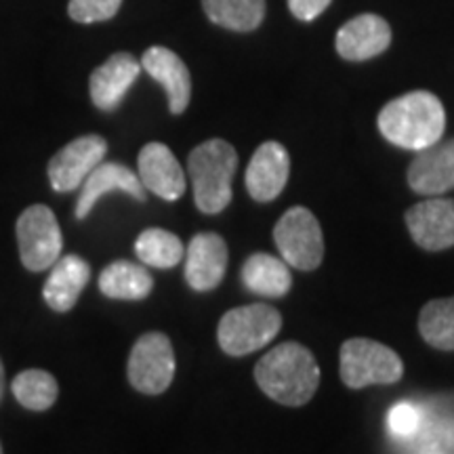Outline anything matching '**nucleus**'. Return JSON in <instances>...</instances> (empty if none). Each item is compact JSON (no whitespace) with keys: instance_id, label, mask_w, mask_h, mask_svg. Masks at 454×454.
Instances as JSON below:
<instances>
[{"instance_id":"obj_1","label":"nucleus","mask_w":454,"mask_h":454,"mask_svg":"<svg viewBox=\"0 0 454 454\" xmlns=\"http://www.w3.org/2000/svg\"><path fill=\"white\" fill-rule=\"evenodd\" d=\"M254 381L265 395L284 406H303L320 385V366L301 343L276 345L254 366Z\"/></svg>"},{"instance_id":"obj_2","label":"nucleus","mask_w":454,"mask_h":454,"mask_svg":"<svg viewBox=\"0 0 454 454\" xmlns=\"http://www.w3.org/2000/svg\"><path fill=\"white\" fill-rule=\"evenodd\" d=\"M446 112L442 101L429 90H412L389 101L379 114L383 137L404 150L421 152L442 139Z\"/></svg>"},{"instance_id":"obj_3","label":"nucleus","mask_w":454,"mask_h":454,"mask_svg":"<svg viewBox=\"0 0 454 454\" xmlns=\"http://www.w3.org/2000/svg\"><path fill=\"white\" fill-rule=\"evenodd\" d=\"M194 185L196 207L207 215H217L231 202V179L238 168L234 145L223 139H208L194 147L187 160Z\"/></svg>"},{"instance_id":"obj_4","label":"nucleus","mask_w":454,"mask_h":454,"mask_svg":"<svg viewBox=\"0 0 454 454\" xmlns=\"http://www.w3.org/2000/svg\"><path fill=\"white\" fill-rule=\"evenodd\" d=\"M339 371L351 389L368 385H391L404 374L402 357L387 345L372 339H348L339 354Z\"/></svg>"},{"instance_id":"obj_5","label":"nucleus","mask_w":454,"mask_h":454,"mask_svg":"<svg viewBox=\"0 0 454 454\" xmlns=\"http://www.w3.org/2000/svg\"><path fill=\"white\" fill-rule=\"evenodd\" d=\"M282 328L280 311L265 303L230 309L221 317L217 339L227 356L242 357L253 354L276 339Z\"/></svg>"},{"instance_id":"obj_6","label":"nucleus","mask_w":454,"mask_h":454,"mask_svg":"<svg viewBox=\"0 0 454 454\" xmlns=\"http://www.w3.org/2000/svg\"><path fill=\"white\" fill-rule=\"evenodd\" d=\"M20 257L26 270L44 271L53 268L64 248L61 227L55 213L44 204H32L20 215L15 223Z\"/></svg>"},{"instance_id":"obj_7","label":"nucleus","mask_w":454,"mask_h":454,"mask_svg":"<svg viewBox=\"0 0 454 454\" xmlns=\"http://www.w3.org/2000/svg\"><path fill=\"white\" fill-rule=\"evenodd\" d=\"M274 240L282 259L294 270L311 271L325 259L322 227L305 207H294L282 215L274 227Z\"/></svg>"},{"instance_id":"obj_8","label":"nucleus","mask_w":454,"mask_h":454,"mask_svg":"<svg viewBox=\"0 0 454 454\" xmlns=\"http://www.w3.org/2000/svg\"><path fill=\"white\" fill-rule=\"evenodd\" d=\"M175 377V351L167 334L147 333L129 356V381L147 395H160Z\"/></svg>"},{"instance_id":"obj_9","label":"nucleus","mask_w":454,"mask_h":454,"mask_svg":"<svg viewBox=\"0 0 454 454\" xmlns=\"http://www.w3.org/2000/svg\"><path fill=\"white\" fill-rule=\"evenodd\" d=\"M107 144L99 135H82L61 147L49 162L51 187L59 194L78 190L98 164L104 162Z\"/></svg>"},{"instance_id":"obj_10","label":"nucleus","mask_w":454,"mask_h":454,"mask_svg":"<svg viewBox=\"0 0 454 454\" xmlns=\"http://www.w3.org/2000/svg\"><path fill=\"white\" fill-rule=\"evenodd\" d=\"M412 240L425 251H444L454 247V200L431 198L414 204L406 213Z\"/></svg>"},{"instance_id":"obj_11","label":"nucleus","mask_w":454,"mask_h":454,"mask_svg":"<svg viewBox=\"0 0 454 454\" xmlns=\"http://www.w3.org/2000/svg\"><path fill=\"white\" fill-rule=\"evenodd\" d=\"M406 177L408 185L423 196H440L454 190V139H440L419 152Z\"/></svg>"},{"instance_id":"obj_12","label":"nucleus","mask_w":454,"mask_h":454,"mask_svg":"<svg viewBox=\"0 0 454 454\" xmlns=\"http://www.w3.org/2000/svg\"><path fill=\"white\" fill-rule=\"evenodd\" d=\"M291 173L286 147L278 141H265L257 147L247 168V190L253 200L271 202L282 194Z\"/></svg>"},{"instance_id":"obj_13","label":"nucleus","mask_w":454,"mask_h":454,"mask_svg":"<svg viewBox=\"0 0 454 454\" xmlns=\"http://www.w3.org/2000/svg\"><path fill=\"white\" fill-rule=\"evenodd\" d=\"M227 270V244L219 234L202 231L192 238L185 253V280L198 293L217 288Z\"/></svg>"},{"instance_id":"obj_14","label":"nucleus","mask_w":454,"mask_h":454,"mask_svg":"<svg viewBox=\"0 0 454 454\" xmlns=\"http://www.w3.org/2000/svg\"><path fill=\"white\" fill-rule=\"evenodd\" d=\"M110 192H124V194L133 196L135 200L145 202V187L141 184L139 175L133 173L129 167L118 162H101L89 173L81 185V196L76 202V219L89 217L93 207L98 204L101 196L110 194Z\"/></svg>"},{"instance_id":"obj_15","label":"nucleus","mask_w":454,"mask_h":454,"mask_svg":"<svg viewBox=\"0 0 454 454\" xmlns=\"http://www.w3.org/2000/svg\"><path fill=\"white\" fill-rule=\"evenodd\" d=\"M139 179L145 190L162 200H179L185 192V173L164 144H147L137 158Z\"/></svg>"},{"instance_id":"obj_16","label":"nucleus","mask_w":454,"mask_h":454,"mask_svg":"<svg viewBox=\"0 0 454 454\" xmlns=\"http://www.w3.org/2000/svg\"><path fill=\"white\" fill-rule=\"evenodd\" d=\"M141 70H145L167 90L170 114L185 112L192 99V76L177 53L167 47H150L141 57Z\"/></svg>"},{"instance_id":"obj_17","label":"nucleus","mask_w":454,"mask_h":454,"mask_svg":"<svg viewBox=\"0 0 454 454\" xmlns=\"http://www.w3.org/2000/svg\"><path fill=\"white\" fill-rule=\"evenodd\" d=\"M139 72L141 64L130 53L112 55L106 64L90 74L89 89L93 104L104 112L116 110L139 78Z\"/></svg>"},{"instance_id":"obj_18","label":"nucleus","mask_w":454,"mask_h":454,"mask_svg":"<svg viewBox=\"0 0 454 454\" xmlns=\"http://www.w3.org/2000/svg\"><path fill=\"white\" fill-rule=\"evenodd\" d=\"M389 43V24L372 13L354 17L337 32V53L349 61H364L381 55Z\"/></svg>"},{"instance_id":"obj_19","label":"nucleus","mask_w":454,"mask_h":454,"mask_svg":"<svg viewBox=\"0 0 454 454\" xmlns=\"http://www.w3.org/2000/svg\"><path fill=\"white\" fill-rule=\"evenodd\" d=\"M90 280V265L78 254L57 259L43 288V297L55 311H70Z\"/></svg>"},{"instance_id":"obj_20","label":"nucleus","mask_w":454,"mask_h":454,"mask_svg":"<svg viewBox=\"0 0 454 454\" xmlns=\"http://www.w3.org/2000/svg\"><path fill=\"white\" fill-rule=\"evenodd\" d=\"M242 282L248 291L263 297H284L291 291L293 276L284 259L271 257L268 253H254L244 263Z\"/></svg>"},{"instance_id":"obj_21","label":"nucleus","mask_w":454,"mask_h":454,"mask_svg":"<svg viewBox=\"0 0 454 454\" xmlns=\"http://www.w3.org/2000/svg\"><path fill=\"white\" fill-rule=\"evenodd\" d=\"M154 288L150 271L130 261H114L99 276V291L110 299L141 301Z\"/></svg>"},{"instance_id":"obj_22","label":"nucleus","mask_w":454,"mask_h":454,"mask_svg":"<svg viewBox=\"0 0 454 454\" xmlns=\"http://www.w3.org/2000/svg\"><path fill=\"white\" fill-rule=\"evenodd\" d=\"M213 24L234 32H251L265 17V0H202Z\"/></svg>"},{"instance_id":"obj_23","label":"nucleus","mask_w":454,"mask_h":454,"mask_svg":"<svg viewBox=\"0 0 454 454\" xmlns=\"http://www.w3.org/2000/svg\"><path fill=\"white\" fill-rule=\"evenodd\" d=\"M135 253L145 265L158 270L175 268L185 257L184 242L179 240V236L160 230V227H150V230L141 231L135 242Z\"/></svg>"},{"instance_id":"obj_24","label":"nucleus","mask_w":454,"mask_h":454,"mask_svg":"<svg viewBox=\"0 0 454 454\" xmlns=\"http://www.w3.org/2000/svg\"><path fill=\"white\" fill-rule=\"evenodd\" d=\"M419 333L431 348L454 349V297L435 299L423 305L419 316Z\"/></svg>"},{"instance_id":"obj_25","label":"nucleus","mask_w":454,"mask_h":454,"mask_svg":"<svg viewBox=\"0 0 454 454\" xmlns=\"http://www.w3.org/2000/svg\"><path fill=\"white\" fill-rule=\"evenodd\" d=\"M15 400L27 411L43 412L51 408L57 402V387L55 377L47 371H38V368H30V371L20 372L11 383Z\"/></svg>"},{"instance_id":"obj_26","label":"nucleus","mask_w":454,"mask_h":454,"mask_svg":"<svg viewBox=\"0 0 454 454\" xmlns=\"http://www.w3.org/2000/svg\"><path fill=\"white\" fill-rule=\"evenodd\" d=\"M122 0H70L67 13L78 24H98L107 21L121 9Z\"/></svg>"},{"instance_id":"obj_27","label":"nucleus","mask_w":454,"mask_h":454,"mask_svg":"<svg viewBox=\"0 0 454 454\" xmlns=\"http://www.w3.org/2000/svg\"><path fill=\"white\" fill-rule=\"evenodd\" d=\"M423 414L417 406L411 404V402H400L391 408L387 414V425L389 431L395 435V438H412L419 429H421Z\"/></svg>"},{"instance_id":"obj_28","label":"nucleus","mask_w":454,"mask_h":454,"mask_svg":"<svg viewBox=\"0 0 454 454\" xmlns=\"http://www.w3.org/2000/svg\"><path fill=\"white\" fill-rule=\"evenodd\" d=\"M331 0H288V9L301 21H314L317 15L325 13Z\"/></svg>"},{"instance_id":"obj_29","label":"nucleus","mask_w":454,"mask_h":454,"mask_svg":"<svg viewBox=\"0 0 454 454\" xmlns=\"http://www.w3.org/2000/svg\"><path fill=\"white\" fill-rule=\"evenodd\" d=\"M3 394H4V366L3 362H0V400H3Z\"/></svg>"},{"instance_id":"obj_30","label":"nucleus","mask_w":454,"mask_h":454,"mask_svg":"<svg viewBox=\"0 0 454 454\" xmlns=\"http://www.w3.org/2000/svg\"><path fill=\"white\" fill-rule=\"evenodd\" d=\"M0 454H3V446H0Z\"/></svg>"}]
</instances>
